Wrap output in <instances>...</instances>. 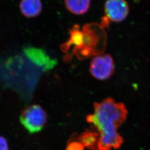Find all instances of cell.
Masks as SVG:
<instances>
[{
	"instance_id": "cell-1",
	"label": "cell",
	"mask_w": 150,
	"mask_h": 150,
	"mask_svg": "<svg viewBox=\"0 0 150 150\" xmlns=\"http://www.w3.org/2000/svg\"><path fill=\"white\" fill-rule=\"evenodd\" d=\"M125 105L108 98L94 104V113L86 117L87 122L99 132L98 150H110L120 147L123 142L117 129L127 116Z\"/></svg>"
},
{
	"instance_id": "cell-2",
	"label": "cell",
	"mask_w": 150,
	"mask_h": 150,
	"mask_svg": "<svg viewBox=\"0 0 150 150\" xmlns=\"http://www.w3.org/2000/svg\"><path fill=\"white\" fill-rule=\"evenodd\" d=\"M47 121L45 111L39 105H33L23 110L20 116L21 125L30 134L40 132Z\"/></svg>"
},
{
	"instance_id": "cell-3",
	"label": "cell",
	"mask_w": 150,
	"mask_h": 150,
	"mask_svg": "<svg viewBox=\"0 0 150 150\" xmlns=\"http://www.w3.org/2000/svg\"><path fill=\"white\" fill-rule=\"evenodd\" d=\"M91 74L101 81L108 79L113 74L115 65L109 54L96 55L92 58L89 67Z\"/></svg>"
},
{
	"instance_id": "cell-4",
	"label": "cell",
	"mask_w": 150,
	"mask_h": 150,
	"mask_svg": "<svg viewBox=\"0 0 150 150\" xmlns=\"http://www.w3.org/2000/svg\"><path fill=\"white\" fill-rule=\"evenodd\" d=\"M129 5L125 0H106L104 13L106 18L115 23L123 21L127 17Z\"/></svg>"
},
{
	"instance_id": "cell-5",
	"label": "cell",
	"mask_w": 150,
	"mask_h": 150,
	"mask_svg": "<svg viewBox=\"0 0 150 150\" xmlns=\"http://www.w3.org/2000/svg\"><path fill=\"white\" fill-rule=\"evenodd\" d=\"M22 15L31 18L39 16L43 10V4L41 0H21L19 5Z\"/></svg>"
},
{
	"instance_id": "cell-6",
	"label": "cell",
	"mask_w": 150,
	"mask_h": 150,
	"mask_svg": "<svg viewBox=\"0 0 150 150\" xmlns=\"http://www.w3.org/2000/svg\"><path fill=\"white\" fill-rule=\"evenodd\" d=\"M64 3L69 11L73 14L81 15L89 10L91 0H64Z\"/></svg>"
},
{
	"instance_id": "cell-7",
	"label": "cell",
	"mask_w": 150,
	"mask_h": 150,
	"mask_svg": "<svg viewBox=\"0 0 150 150\" xmlns=\"http://www.w3.org/2000/svg\"><path fill=\"white\" fill-rule=\"evenodd\" d=\"M99 134L92 130H87L76 138V140L81 143L84 148L92 150H98Z\"/></svg>"
},
{
	"instance_id": "cell-8",
	"label": "cell",
	"mask_w": 150,
	"mask_h": 150,
	"mask_svg": "<svg viewBox=\"0 0 150 150\" xmlns=\"http://www.w3.org/2000/svg\"><path fill=\"white\" fill-rule=\"evenodd\" d=\"M84 147L81 143L77 140L73 141L68 143L66 150H84Z\"/></svg>"
},
{
	"instance_id": "cell-9",
	"label": "cell",
	"mask_w": 150,
	"mask_h": 150,
	"mask_svg": "<svg viewBox=\"0 0 150 150\" xmlns=\"http://www.w3.org/2000/svg\"><path fill=\"white\" fill-rule=\"evenodd\" d=\"M0 150H9L7 141L1 136H0Z\"/></svg>"
}]
</instances>
